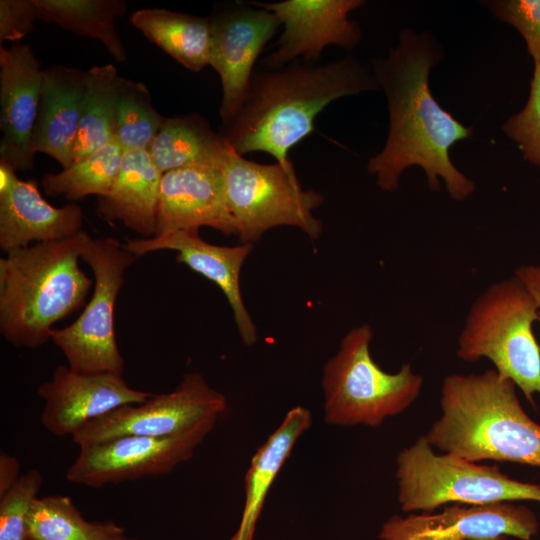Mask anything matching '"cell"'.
<instances>
[{
    "mask_svg": "<svg viewBox=\"0 0 540 540\" xmlns=\"http://www.w3.org/2000/svg\"><path fill=\"white\" fill-rule=\"evenodd\" d=\"M442 50L427 32L404 28L388 55L372 59V71L386 95L389 130L383 149L367 163L383 191L399 187L411 166L421 167L430 190L444 182L450 197L467 199L475 184L450 159V148L473 133L445 111L429 89V73L442 58Z\"/></svg>",
    "mask_w": 540,
    "mask_h": 540,
    "instance_id": "cell-1",
    "label": "cell"
},
{
    "mask_svg": "<svg viewBox=\"0 0 540 540\" xmlns=\"http://www.w3.org/2000/svg\"><path fill=\"white\" fill-rule=\"evenodd\" d=\"M378 89L372 68L351 55L325 64L299 60L257 68L239 110L219 132L242 156L265 152L290 165L289 150L314 131L315 118L328 104Z\"/></svg>",
    "mask_w": 540,
    "mask_h": 540,
    "instance_id": "cell-2",
    "label": "cell"
},
{
    "mask_svg": "<svg viewBox=\"0 0 540 540\" xmlns=\"http://www.w3.org/2000/svg\"><path fill=\"white\" fill-rule=\"evenodd\" d=\"M440 406L441 417L424 435L432 447L471 462L540 468V425L522 408L515 383L495 369L446 376Z\"/></svg>",
    "mask_w": 540,
    "mask_h": 540,
    "instance_id": "cell-3",
    "label": "cell"
},
{
    "mask_svg": "<svg viewBox=\"0 0 540 540\" xmlns=\"http://www.w3.org/2000/svg\"><path fill=\"white\" fill-rule=\"evenodd\" d=\"M88 233L18 248L0 259V333L15 347L37 349L52 326L80 309L92 280L81 269Z\"/></svg>",
    "mask_w": 540,
    "mask_h": 540,
    "instance_id": "cell-4",
    "label": "cell"
},
{
    "mask_svg": "<svg viewBox=\"0 0 540 540\" xmlns=\"http://www.w3.org/2000/svg\"><path fill=\"white\" fill-rule=\"evenodd\" d=\"M539 278L540 266L525 265L490 285L471 305L456 352L466 362L489 359L532 403L540 394V346L532 330Z\"/></svg>",
    "mask_w": 540,
    "mask_h": 540,
    "instance_id": "cell-5",
    "label": "cell"
},
{
    "mask_svg": "<svg viewBox=\"0 0 540 540\" xmlns=\"http://www.w3.org/2000/svg\"><path fill=\"white\" fill-rule=\"evenodd\" d=\"M372 329L349 331L323 367L324 421L335 426L377 427L406 410L419 396L423 378L409 363L384 371L370 354Z\"/></svg>",
    "mask_w": 540,
    "mask_h": 540,
    "instance_id": "cell-6",
    "label": "cell"
},
{
    "mask_svg": "<svg viewBox=\"0 0 540 540\" xmlns=\"http://www.w3.org/2000/svg\"><path fill=\"white\" fill-rule=\"evenodd\" d=\"M396 478L399 505L408 513H428L444 504L540 502V485L512 479L496 465L436 454L424 436L398 454Z\"/></svg>",
    "mask_w": 540,
    "mask_h": 540,
    "instance_id": "cell-7",
    "label": "cell"
},
{
    "mask_svg": "<svg viewBox=\"0 0 540 540\" xmlns=\"http://www.w3.org/2000/svg\"><path fill=\"white\" fill-rule=\"evenodd\" d=\"M222 170L240 242L253 244L278 226L297 227L312 240L319 237L322 224L312 211L324 196L301 187L293 164L257 163L232 149Z\"/></svg>",
    "mask_w": 540,
    "mask_h": 540,
    "instance_id": "cell-8",
    "label": "cell"
},
{
    "mask_svg": "<svg viewBox=\"0 0 540 540\" xmlns=\"http://www.w3.org/2000/svg\"><path fill=\"white\" fill-rule=\"evenodd\" d=\"M137 258L115 238L88 235L85 240L81 259L94 275L92 297L73 323L53 329L50 338L72 370L123 374L125 361L116 342L114 310L125 272Z\"/></svg>",
    "mask_w": 540,
    "mask_h": 540,
    "instance_id": "cell-9",
    "label": "cell"
},
{
    "mask_svg": "<svg viewBox=\"0 0 540 540\" xmlns=\"http://www.w3.org/2000/svg\"><path fill=\"white\" fill-rule=\"evenodd\" d=\"M228 408L226 397L198 372L185 374L168 393L126 404L87 423L71 437L78 446L124 435L167 437L216 426Z\"/></svg>",
    "mask_w": 540,
    "mask_h": 540,
    "instance_id": "cell-10",
    "label": "cell"
},
{
    "mask_svg": "<svg viewBox=\"0 0 540 540\" xmlns=\"http://www.w3.org/2000/svg\"><path fill=\"white\" fill-rule=\"evenodd\" d=\"M213 429L205 426L167 437L124 435L79 446V455L67 469L66 479L99 488L168 474L189 460Z\"/></svg>",
    "mask_w": 540,
    "mask_h": 540,
    "instance_id": "cell-11",
    "label": "cell"
},
{
    "mask_svg": "<svg viewBox=\"0 0 540 540\" xmlns=\"http://www.w3.org/2000/svg\"><path fill=\"white\" fill-rule=\"evenodd\" d=\"M251 4L273 12L283 26L276 49L260 61L263 69H277L299 60L316 63L325 47L336 45L351 50L362 38L359 24L348 15L363 6V0H285Z\"/></svg>",
    "mask_w": 540,
    "mask_h": 540,
    "instance_id": "cell-12",
    "label": "cell"
},
{
    "mask_svg": "<svg viewBox=\"0 0 540 540\" xmlns=\"http://www.w3.org/2000/svg\"><path fill=\"white\" fill-rule=\"evenodd\" d=\"M209 19L212 32L209 65L221 80L219 114L222 123H226L239 110L254 65L281 24L273 12L243 3L224 6Z\"/></svg>",
    "mask_w": 540,
    "mask_h": 540,
    "instance_id": "cell-13",
    "label": "cell"
},
{
    "mask_svg": "<svg viewBox=\"0 0 540 540\" xmlns=\"http://www.w3.org/2000/svg\"><path fill=\"white\" fill-rule=\"evenodd\" d=\"M536 515L510 501L485 505H451L439 513L393 515L380 540H531L538 532Z\"/></svg>",
    "mask_w": 540,
    "mask_h": 540,
    "instance_id": "cell-14",
    "label": "cell"
},
{
    "mask_svg": "<svg viewBox=\"0 0 540 540\" xmlns=\"http://www.w3.org/2000/svg\"><path fill=\"white\" fill-rule=\"evenodd\" d=\"M37 394L43 399L42 425L56 436L73 435L87 423L126 405L146 401L153 394L131 388L122 375L80 373L58 365Z\"/></svg>",
    "mask_w": 540,
    "mask_h": 540,
    "instance_id": "cell-15",
    "label": "cell"
},
{
    "mask_svg": "<svg viewBox=\"0 0 540 540\" xmlns=\"http://www.w3.org/2000/svg\"><path fill=\"white\" fill-rule=\"evenodd\" d=\"M43 69L29 44L0 45V162L15 171L33 167V131Z\"/></svg>",
    "mask_w": 540,
    "mask_h": 540,
    "instance_id": "cell-16",
    "label": "cell"
},
{
    "mask_svg": "<svg viewBox=\"0 0 540 540\" xmlns=\"http://www.w3.org/2000/svg\"><path fill=\"white\" fill-rule=\"evenodd\" d=\"M202 226L237 235L222 168L190 166L163 173L154 236Z\"/></svg>",
    "mask_w": 540,
    "mask_h": 540,
    "instance_id": "cell-17",
    "label": "cell"
},
{
    "mask_svg": "<svg viewBox=\"0 0 540 540\" xmlns=\"http://www.w3.org/2000/svg\"><path fill=\"white\" fill-rule=\"evenodd\" d=\"M123 245L137 257L159 250L176 251L177 262L187 265L221 289L233 311L244 344L251 346L256 343V326L244 305L240 290L241 267L252 251L253 244L215 245L204 241L199 235V229H188L147 239L129 240Z\"/></svg>",
    "mask_w": 540,
    "mask_h": 540,
    "instance_id": "cell-18",
    "label": "cell"
},
{
    "mask_svg": "<svg viewBox=\"0 0 540 540\" xmlns=\"http://www.w3.org/2000/svg\"><path fill=\"white\" fill-rule=\"evenodd\" d=\"M83 212L75 203L54 207L41 195L34 179H17L0 191V248L4 252L31 242L70 238L82 229Z\"/></svg>",
    "mask_w": 540,
    "mask_h": 540,
    "instance_id": "cell-19",
    "label": "cell"
},
{
    "mask_svg": "<svg viewBox=\"0 0 540 540\" xmlns=\"http://www.w3.org/2000/svg\"><path fill=\"white\" fill-rule=\"evenodd\" d=\"M86 71L53 65L43 69L38 115L32 150L58 161L63 168L73 163L78 137Z\"/></svg>",
    "mask_w": 540,
    "mask_h": 540,
    "instance_id": "cell-20",
    "label": "cell"
},
{
    "mask_svg": "<svg viewBox=\"0 0 540 540\" xmlns=\"http://www.w3.org/2000/svg\"><path fill=\"white\" fill-rule=\"evenodd\" d=\"M162 175L147 150L124 152L117 179L109 193L98 197L96 213L142 238L153 237Z\"/></svg>",
    "mask_w": 540,
    "mask_h": 540,
    "instance_id": "cell-21",
    "label": "cell"
},
{
    "mask_svg": "<svg viewBox=\"0 0 540 540\" xmlns=\"http://www.w3.org/2000/svg\"><path fill=\"white\" fill-rule=\"evenodd\" d=\"M308 409L296 406L259 446L244 478L245 501L240 523L230 540H253L269 490L299 437L310 427Z\"/></svg>",
    "mask_w": 540,
    "mask_h": 540,
    "instance_id": "cell-22",
    "label": "cell"
},
{
    "mask_svg": "<svg viewBox=\"0 0 540 540\" xmlns=\"http://www.w3.org/2000/svg\"><path fill=\"white\" fill-rule=\"evenodd\" d=\"M233 148L199 114L165 117L147 150L162 172L190 167L222 168Z\"/></svg>",
    "mask_w": 540,
    "mask_h": 540,
    "instance_id": "cell-23",
    "label": "cell"
},
{
    "mask_svg": "<svg viewBox=\"0 0 540 540\" xmlns=\"http://www.w3.org/2000/svg\"><path fill=\"white\" fill-rule=\"evenodd\" d=\"M129 21L186 69L198 72L209 65L212 48L209 17L164 8H143L133 12Z\"/></svg>",
    "mask_w": 540,
    "mask_h": 540,
    "instance_id": "cell-24",
    "label": "cell"
},
{
    "mask_svg": "<svg viewBox=\"0 0 540 540\" xmlns=\"http://www.w3.org/2000/svg\"><path fill=\"white\" fill-rule=\"evenodd\" d=\"M38 19L54 23L81 37L100 41L117 61L127 51L116 31L115 21L126 13L125 0H33Z\"/></svg>",
    "mask_w": 540,
    "mask_h": 540,
    "instance_id": "cell-25",
    "label": "cell"
},
{
    "mask_svg": "<svg viewBox=\"0 0 540 540\" xmlns=\"http://www.w3.org/2000/svg\"><path fill=\"white\" fill-rule=\"evenodd\" d=\"M124 78L113 64L86 70L81 121L73 162L107 145L115 132L116 111Z\"/></svg>",
    "mask_w": 540,
    "mask_h": 540,
    "instance_id": "cell-26",
    "label": "cell"
},
{
    "mask_svg": "<svg viewBox=\"0 0 540 540\" xmlns=\"http://www.w3.org/2000/svg\"><path fill=\"white\" fill-rule=\"evenodd\" d=\"M125 534L113 520L88 521L70 497H37L28 518V540H109Z\"/></svg>",
    "mask_w": 540,
    "mask_h": 540,
    "instance_id": "cell-27",
    "label": "cell"
},
{
    "mask_svg": "<svg viewBox=\"0 0 540 540\" xmlns=\"http://www.w3.org/2000/svg\"><path fill=\"white\" fill-rule=\"evenodd\" d=\"M123 156L124 150L113 138L107 145L60 172L45 174L42 177L43 189L49 196H61L70 201L89 195L104 196L117 179Z\"/></svg>",
    "mask_w": 540,
    "mask_h": 540,
    "instance_id": "cell-28",
    "label": "cell"
},
{
    "mask_svg": "<svg viewBox=\"0 0 540 540\" xmlns=\"http://www.w3.org/2000/svg\"><path fill=\"white\" fill-rule=\"evenodd\" d=\"M147 86L124 78L116 111L114 138L124 152L148 150L165 119L153 106Z\"/></svg>",
    "mask_w": 540,
    "mask_h": 540,
    "instance_id": "cell-29",
    "label": "cell"
},
{
    "mask_svg": "<svg viewBox=\"0 0 540 540\" xmlns=\"http://www.w3.org/2000/svg\"><path fill=\"white\" fill-rule=\"evenodd\" d=\"M43 480L39 470L31 469L0 496V540H28L29 513Z\"/></svg>",
    "mask_w": 540,
    "mask_h": 540,
    "instance_id": "cell-30",
    "label": "cell"
},
{
    "mask_svg": "<svg viewBox=\"0 0 540 540\" xmlns=\"http://www.w3.org/2000/svg\"><path fill=\"white\" fill-rule=\"evenodd\" d=\"M502 130L517 144L524 160L540 167V65L534 66L526 104L505 121Z\"/></svg>",
    "mask_w": 540,
    "mask_h": 540,
    "instance_id": "cell-31",
    "label": "cell"
},
{
    "mask_svg": "<svg viewBox=\"0 0 540 540\" xmlns=\"http://www.w3.org/2000/svg\"><path fill=\"white\" fill-rule=\"evenodd\" d=\"M485 5L500 21L513 26L523 37L534 66L540 65V0H495Z\"/></svg>",
    "mask_w": 540,
    "mask_h": 540,
    "instance_id": "cell-32",
    "label": "cell"
},
{
    "mask_svg": "<svg viewBox=\"0 0 540 540\" xmlns=\"http://www.w3.org/2000/svg\"><path fill=\"white\" fill-rule=\"evenodd\" d=\"M38 19L33 0L0 1V43L12 41L19 43L33 29Z\"/></svg>",
    "mask_w": 540,
    "mask_h": 540,
    "instance_id": "cell-33",
    "label": "cell"
},
{
    "mask_svg": "<svg viewBox=\"0 0 540 540\" xmlns=\"http://www.w3.org/2000/svg\"><path fill=\"white\" fill-rule=\"evenodd\" d=\"M20 463L16 457L0 452V496L6 493L19 479Z\"/></svg>",
    "mask_w": 540,
    "mask_h": 540,
    "instance_id": "cell-34",
    "label": "cell"
},
{
    "mask_svg": "<svg viewBox=\"0 0 540 540\" xmlns=\"http://www.w3.org/2000/svg\"><path fill=\"white\" fill-rule=\"evenodd\" d=\"M109 540H139V539L128 537V536H126V534H122V535L113 537V538H111Z\"/></svg>",
    "mask_w": 540,
    "mask_h": 540,
    "instance_id": "cell-35",
    "label": "cell"
},
{
    "mask_svg": "<svg viewBox=\"0 0 540 540\" xmlns=\"http://www.w3.org/2000/svg\"><path fill=\"white\" fill-rule=\"evenodd\" d=\"M538 298H539V310H538L537 321L540 323V278H539V282H538Z\"/></svg>",
    "mask_w": 540,
    "mask_h": 540,
    "instance_id": "cell-36",
    "label": "cell"
}]
</instances>
